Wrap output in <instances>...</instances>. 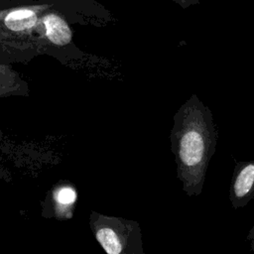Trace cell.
Masks as SVG:
<instances>
[{
  "instance_id": "4",
  "label": "cell",
  "mask_w": 254,
  "mask_h": 254,
  "mask_svg": "<svg viewBox=\"0 0 254 254\" xmlns=\"http://www.w3.org/2000/svg\"><path fill=\"white\" fill-rule=\"evenodd\" d=\"M254 197V161L235 165L229 189V199L234 209L245 206Z\"/></svg>"
},
{
  "instance_id": "2",
  "label": "cell",
  "mask_w": 254,
  "mask_h": 254,
  "mask_svg": "<svg viewBox=\"0 0 254 254\" xmlns=\"http://www.w3.org/2000/svg\"><path fill=\"white\" fill-rule=\"evenodd\" d=\"M57 0H0V47L47 48V14Z\"/></svg>"
},
{
  "instance_id": "5",
  "label": "cell",
  "mask_w": 254,
  "mask_h": 254,
  "mask_svg": "<svg viewBox=\"0 0 254 254\" xmlns=\"http://www.w3.org/2000/svg\"><path fill=\"white\" fill-rule=\"evenodd\" d=\"M76 198V190L71 185L55 187L51 196L53 216L57 219H69L72 216Z\"/></svg>"
},
{
  "instance_id": "3",
  "label": "cell",
  "mask_w": 254,
  "mask_h": 254,
  "mask_svg": "<svg viewBox=\"0 0 254 254\" xmlns=\"http://www.w3.org/2000/svg\"><path fill=\"white\" fill-rule=\"evenodd\" d=\"M89 225L106 254H144L138 222L92 211Z\"/></svg>"
},
{
  "instance_id": "6",
  "label": "cell",
  "mask_w": 254,
  "mask_h": 254,
  "mask_svg": "<svg viewBox=\"0 0 254 254\" xmlns=\"http://www.w3.org/2000/svg\"><path fill=\"white\" fill-rule=\"evenodd\" d=\"M29 94L28 83L18 72L5 64H0V98Z\"/></svg>"
},
{
  "instance_id": "1",
  "label": "cell",
  "mask_w": 254,
  "mask_h": 254,
  "mask_svg": "<svg viewBox=\"0 0 254 254\" xmlns=\"http://www.w3.org/2000/svg\"><path fill=\"white\" fill-rule=\"evenodd\" d=\"M170 139L183 190L189 196L199 195L209 160L215 152L217 130L210 109L195 94L174 115Z\"/></svg>"
},
{
  "instance_id": "8",
  "label": "cell",
  "mask_w": 254,
  "mask_h": 254,
  "mask_svg": "<svg viewBox=\"0 0 254 254\" xmlns=\"http://www.w3.org/2000/svg\"><path fill=\"white\" fill-rule=\"evenodd\" d=\"M246 240L249 241L250 246H251V250L254 251V224L251 227V229L248 232V235L246 236Z\"/></svg>"
},
{
  "instance_id": "7",
  "label": "cell",
  "mask_w": 254,
  "mask_h": 254,
  "mask_svg": "<svg viewBox=\"0 0 254 254\" xmlns=\"http://www.w3.org/2000/svg\"><path fill=\"white\" fill-rule=\"evenodd\" d=\"M174 1L179 3L183 8H187V7L190 6V5L198 3V0H174Z\"/></svg>"
}]
</instances>
